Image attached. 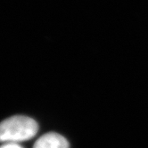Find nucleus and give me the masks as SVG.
Returning <instances> with one entry per match:
<instances>
[{
  "instance_id": "f257e3e1",
  "label": "nucleus",
  "mask_w": 148,
  "mask_h": 148,
  "mask_svg": "<svg viewBox=\"0 0 148 148\" xmlns=\"http://www.w3.org/2000/svg\"><path fill=\"white\" fill-rule=\"evenodd\" d=\"M38 130L37 122L28 116L15 115L0 123V142L16 144L36 136Z\"/></svg>"
},
{
  "instance_id": "f03ea898",
  "label": "nucleus",
  "mask_w": 148,
  "mask_h": 148,
  "mask_svg": "<svg viewBox=\"0 0 148 148\" xmlns=\"http://www.w3.org/2000/svg\"><path fill=\"white\" fill-rule=\"evenodd\" d=\"M33 148H69V143L60 134L49 132L39 138Z\"/></svg>"
},
{
  "instance_id": "7ed1b4c3",
  "label": "nucleus",
  "mask_w": 148,
  "mask_h": 148,
  "mask_svg": "<svg viewBox=\"0 0 148 148\" xmlns=\"http://www.w3.org/2000/svg\"><path fill=\"white\" fill-rule=\"evenodd\" d=\"M0 148H22V147L18 145L17 144H6V145H2Z\"/></svg>"
}]
</instances>
